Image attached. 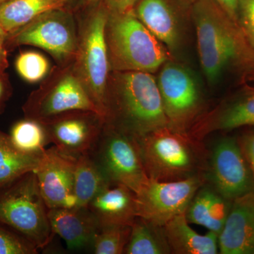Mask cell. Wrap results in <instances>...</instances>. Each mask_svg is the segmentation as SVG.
<instances>
[{
	"label": "cell",
	"instance_id": "cell-1",
	"mask_svg": "<svg viewBox=\"0 0 254 254\" xmlns=\"http://www.w3.org/2000/svg\"><path fill=\"white\" fill-rule=\"evenodd\" d=\"M200 64L215 84L228 69L242 78L254 69V53L240 26L215 0H196L190 6Z\"/></svg>",
	"mask_w": 254,
	"mask_h": 254
},
{
	"label": "cell",
	"instance_id": "cell-2",
	"mask_svg": "<svg viewBox=\"0 0 254 254\" xmlns=\"http://www.w3.org/2000/svg\"><path fill=\"white\" fill-rule=\"evenodd\" d=\"M107 123L136 138L168 126L153 73L114 71L108 83Z\"/></svg>",
	"mask_w": 254,
	"mask_h": 254
},
{
	"label": "cell",
	"instance_id": "cell-3",
	"mask_svg": "<svg viewBox=\"0 0 254 254\" xmlns=\"http://www.w3.org/2000/svg\"><path fill=\"white\" fill-rule=\"evenodd\" d=\"M136 139L148 178L173 182L205 175L209 151L190 133L166 126Z\"/></svg>",
	"mask_w": 254,
	"mask_h": 254
},
{
	"label": "cell",
	"instance_id": "cell-4",
	"mask_svg": "<svg viewBox=\"0 0 254 254\" xmlns=\"http://www.w3.org/2000/svg\"><path fill=\"white\" fill-rule=\"evenodd\" d=\"M110 67L114 71L158 73L174 57L137 17L134 11L109 13L105 28Z\"/></svg>",
	"mask_w": 254,
	"mask_h": 254
},
{
	"label": "cell",
	"instance_id": "cell-5",
	"mask_svg": "<svg viewBox=\"0 0 254 254\" xmlns=\"http://www.w3.org/2000/svg\"><path fill=\"white\" fill-rule=\"evenodd\" d=\"M48 208L31 172L0 190V223L14 229L37 248H44L53 239Z\"/></svg>",
	"mask_w": 254,
	"mask_h": 254
},
{
	"label": "cell",
	"instance_id": "cell-6",
	"mask_svg": "<svg viewBox=\"0 0 254 254\" xmlns=\"http://www.w3.org/2000/svg\"><path fill=\"white\" fill-rule=\"evenodd\" d=\"M109 12L103 2L88 20L78 46L76 75L107 123L110 67L105 28Z\"/></svg>",
	"mask_w": 254,
	"mask_h": 254
},
{
	"label": "cell",
	"instance_id": "cell-7",
	"mask_svg": "<svg viewBox=\"0 0 254 254\" xmlns=\"http://www.w3.org/2000/svg\"><path fill=\"white\" fill-rule=\"evenodd\" d=\"M156 79L168 126L189 133L207 111L204 95L194 75L173 58L159 69Z\"/></svg>",
	"mask_w": 254,
	"mask_h": 254
},
{
	"label": "cell",
	"instance_id": "cell-8",
	"mask_svg": "<svg viewBox=\"0 0 254 254\" xmlns=\"http://www.w3.org/2000/svg\"><path fill=\"white\" fill-rule=\"evenodd\" d=\"M98 144V161L108 178L137 193L149 178L136 137L105 123Z\"/></svg>",
	"mask_w": 254,
	"mask_h": 254
},
{
	"label": "cell",
	"instance_id": "cell-9",
	"mask_svg": "<svg viewBox=\"0 0 254 254\" xmlns=\"http://www.w3.org/2000/svg\"><path fill=\"white\" fill-rule=\"evenodd\" d=\"M205 182V175L173 182L148 179L136 193L138 217L164 226L175 217L185 213L193 195Z\"/></svg>",
	"mask_w": 254,
	"mask_h": 254
},
{
	"label": "cell",
	"instance_id": "cell-10",
	"mask_svg": "<svg viewBox=\"0 0 254 254\" xmlns=\"http://www.w3.org/2000/svg\"><path fill=\"white\" fill-rule=\"evenodd\" d=\"M207 183L232 200L254 192V180L237 138L223 136L209 151Z\"/></svg>",
	"mask_w": 254,
	"mask_h": 254
},
{
	"label": "cell",
	"instance_id": "cell-11",
	"mask_svg": "<svg viewBox=\"0 0 254 254\" xmlns=\"http://www.w3.org/2000/svg\"><path fill=\"white\" fill-rule=\"evenodd\" d=\"M6 41L16 46L38 47L61 61L76 57L78 48L71 18L62 9L41 15Z\"/></svg>",
	"mask_w": 254,
	"mask_h": 254
},
{
	"label": "cell",
	"instance_id": "cell-12",
	"mask_svg": "<svg viewBox=\"0 0 254 254\" xmlns=\"http://www.w3.org/2000/svg\"><path fill=\"white\" fill-rule=\"evenodd\" d=\"M190 6L181 0H139L135 14L175 58L186 43Z\"/></svg>",
	"mask_w": 254,
	"mask_h": 254
},
{
	"label": "cell",
	"instance_id": "cell-13",
	"mask_svg": "<svg viewBox=\"0 0 254 254\" xmlns=\"http://www.w3.org/2000/svg\"><path fill=\"white\" fill-rule=\"evenodd\" d=\"M43 123L51 143L65 154L77 158L90 153L98 144L106 122L93 112L76 111L63 114Z\"/></svg>",
	"mask_w": 254,
	"mask_h": 254
},
{
	"label": "cell",
	"instance_id": "cell-14",
	"mask_svg": "<svg viewBox=\"0 0 254 254\" xmlns=\"http://www.w3.org/2000/svg\"><path fill=\"white\" fill-rule=\"evenodd\" d=\"M76 158L54 146L46 149L35 170L48 209L76 208L74 172Z\"/></svg>",
	"mask_w": 254,
	"mask_h": 254
},
{
	"label": "cell",
	"instance_id": "cell-15",
	"mask_svg": "<svg viewBox=\"0 0 254 254\" xmlns=\"http://www.w3.org/2000/svg\"><path fill=\"white\" fill-rule=\"evenodd\" d=\"M25 111L28 118L42 123L63 114L76 111L93 112L105 120L76 74H66L51 89L32 98Z\"/></svg>",
	"mask_w": 254,
	"mask_h": 254
},
{
	"label": "cell",
	"instance_id": "cell-16",
	"mask_svg": "<svg viewBox=\"0 0 254 254\" xmlns=\"http://www.w3.org/2000/svg\"><path fill=\"white\" fill-rule=\"evenodd\" d=\"M241 127H254V87L247 81H242L238 91L213 109L205 112L189 133L203 141L214 132L232 131Z\"/></svg>",
	"mask_w": 254,
	"mask_h": 254
},
{
	"label": "cell",
	"instance_id": "cell-17",
	"mask_svg": "<svg viewBox=\"0 0 254 254\" xmlns=\"http://www.w3.org/2000/svg\"><path fill=\"white\" fill-rule=\"evenodd\" d=\"M218 247L222 254H254V192L232 201Z\"/></svg>",
	"mask_w": 254,
	"mask_h": 254
},
{
	"label": "cell",
	"instance_id": "cell-18",
	"mask_svg": "<svg viewBox=\"0 0 254 254\" xmlns=\"http://www.w3.org/2000/svg\"><path fill=\"white\" fill-rule=\"evenodd\" d=\"M88 209L96 218L100 227L131 226L138 217L136 193L125 185L112 181L95 195Z\"/></svg>",
	"mask_w": 254,
	"mask_h": 254
},
{
	"label": "cell",
	"instance_id": "cell-19",
	"mask_svg": "<svg viewBox=\"0 0 254 254\" xmlns=\"http://www.w3.org/2000/svg\"><path fill=\"white\" fill-rule=\"evenodd\" d=\"M48 215L53 232L62 237L71 250L92 244L100 227L88 208L48 209Z\"/></svg>",
	"mask_w": 254,
	"mask_h": 254
},
{
	"label": "cell",
	"instance_id": "cell-20",
	"mask_svg": "<svg viewBox=\"0 0 254 254\" xmlns=\"http://www.w3.org/2000/svg\"><path fill=\"white\" fill-rule=\"evenodd\" d=\"M232 203V200L227 199L205 182L193 195L185 215L190 223L204 227L219 236Z\"/></svg>",
	"mask_w": 254,
	"mask_h": 254
},
{
	"label": "cell",
	"instance_id": "cell-21",
	"mask_svg": "<svg viewBox=\"0 0 254 254\" xmlns=\"http://www.w3.org/2000/svg\"><path fill=\"white\" fill-rule=\"evenodd\" d=\"M172 254H216L219 252L218 235L208 231L201 235L190 227L185 213L180 214L164 225Z\"/></svg>",
	"mask_w": 254,
	"mask_h": 254
},
{
	"label": "cell",
	"instance_id": "cell-22",
	"mask_svg": "<svg viewBox=\"0 0 254 254\" xmlns=\"http://www.w3.org/2000/svg\"><path fill=\"white\" fill-rule=\"evenodd\" d=\"M68 0H8L0 6V24L12 34L38 16L63 9Z\"/></svg>",
	"mask_w": 254,
	"mask_h": 254
},
{
	"label": "cell",
	"instance_id": "cell-23",
	"mask_svg": "<svg viewBox=\"0 0 254 254\" xmlns=\"http://www.w3.org/2000/svg\"><path fill=\"white\" fill-rule=\"evenodd\" d=\"M111 181L98 160L88 154L76 158L74 193L76 208H86L93 198Z\"/></svg>",
	"mask_w": 254,
	"mask_h": 254
},
{
	"label": "cell",
	"instance_id": "cell-24",
	"mask_svg": "<svg viewBox=\"0 0 254 254\" xmlns=\"http://www.w3.org/2000/svg\"><path fill=\"white\" fill-rule=\"evenodd\" d=\"M40 158L17 149L9 135L0 131V190L26 174L34 172Z\"/></svg>",
	"mask_w": 254,
	"mask_h": 254
},
{
	"label": "cell",
	"instance_id": "cell-25",
	"mask_svg": "<svg viewBox=\"0 0 254 254\" xmlns=\"http://www.w3.org/2000/svg\"><path fill=\"white\" fill-rule=\"evenodd\" d=\"M131 227V235L125 254H172L164 226L155 225L137 217Z\"/></svg>",
	"mask_w": 254,
	"mask_h": 254
},
{
	"label": "cell",
	"instance_id": "cell-26",
	"mask_svg": "<svg viewBox=\"0 0 254 254\" xmlns=\"http://www.w3.org/2000/svg\"><path fill=\"white\" fill-rule=\"evenodd\" d=\"M9 137L17 149L36 156H41L51 143L46 125L35 119L27 118L15 124Z\"/></svg>",
	"mask_w": 254,
	"mask_h": 254
},
{
	"label": "cell",
	"instance_id": "cell-27",
	"mask_svg": "<svg viewBox=\"0 0 254 254\" xmlns=\"http://www.w3.org/2000/svg\"><path fill=\"white\" fill-rule=\"evenodd\" d=\"M131 227L129 225L100 226L95 234L92 245L96 254H125L129 241Z\"/></svg>",
	"mask_w": 254,
	"mask_h": 254
},
{
	"label": "cell",
	"instance_id": "cell-28",
	"mask_svg": "<svg viewBox=\"0 0 254 254\" xmlns=\"http://www.w3.org/2000/svg\"><path fill=\"white\" fill-rule=\"evenodd\" d=\"M16 68L23 79L36 83L46 76L50 65L43 55L36 52H25L16 59Z\"/></svg>",
	"mask_w": 254,
	"mask_h": 254
},
{
	"label": "cell",
	"instance_id": "cell-29",
	"mask_svg": "<svg viewBox=\"0 0 254 254\" xmlns=\"http://www.w3.org/2000/svg\"><path fill=\"white\" fill-rule=\"evenodd\" d=\"M38 248L26 237L0 226V254H35Z\"/></svg>",
	"mask_w": 254,
	"mask_h": 254
},
{
	"label": "cell",
	"instance_id": "cell-30",
	"mask_svg": "<svg viewBox=\"0 0 254 254\" xmlns=\"http://www.w3.org/2000/svg\"><path fill=\"white\" fill-rule=\"evenodd\" d=\"M237 24L254 53V0H238Z\"/></svg>",
	"mask_w": 254,
	"mask_h": 254
},
{
	"label": "cell",
	"instance_id": "cell-31",
	"mask_svg": "<svg viewBox=\"0 0 254 254\" xmlns=\"http://www.w3.org/2000/svg\"><path fill=\"white\" fill-rule=\"evenodd\" d=\"M237 138L254 180V127H250Z\"/></svg>",
	"mask_w": 254,
	"mask_h": 254
},
{
	"label": "cell",
	"instance_id": "cell-32",
	"mask_svg": "<svg viewBox=\"0 0 254 254\" xmlns=\"http://www.w3.org/2000/svg\"><path fill=\"white\" fill-rule=\"evenodd\" d=\"M108 12L122 14L134 9L139 0H101Z\"/></svg>",
	"mask_w": 254,
	"mask_h": 254
},
{
	"label": "cell",
	"instance_id": "cell-33",
	"mask_svg": "<svg viewBox=\"0 0 254 254\" xmlns=\"http://www.w3.org/2000/svg\"><path fill=\"white\" fill-rule=\"evenodd\" d=\"M215 1L232 18V19L237 23L238 0H215Z\"/></svg>",
	"mask_w": 254,
	"mask_h": 254
},
{
	"label": "cell",
	"instance_id": "cell-34",
	"mask_svg": "<svg viewBox=\"0 0 254 254\" xmlns=\"http://www.w3.org/2000/svg\"><path fill=\"white\" fill-rule=\"evenodd\" d=\"M8 33L0 24V69L4 68L6 64L5 43L8 38Z\"/></svg>",
	"mask_w": 254,
	"mask_h": 254
},
{
	"label": "cell",
	"instance_id": "cell-35",
	"mask_svg": "<svg viewBox=\"0 0 254 254\" xmlns=\"http://www.w3.org/2000/svg\"><path fill=\"white\" fill-rule=\"evenodd\" d=\"M243 81H252L254 82V69L251 71L250 72L247 73V75L242 78Z\"/></svg>",
	"mask_w": 254,
	"mask_h": 254
},
{
	"label": "cell",
	"instance_id": "cell-36",
	"mask_svg": "<svg viewBox=\"0 0 254 254\" xmlns=\"http://www.w3.org/2000/svg\"><path fill=\"white\" fill-rule=\"evenodd\" d=\"M182 2L187 6H190L196 0H181Z\"/></svg>",
	"mask_w": 254,
	"mask_h": 254
},
{
	"label": "cell",
	"instance_id": "cell-37",
	"mask_svg": "<svg viewBox=\"0 0 254 254\" xmlns=\"http://www.w3.org/2000/svg\"><path fill=\"white\" fill-rule=\"evenodd\" d=\"M3 92H4V89H3L2 83L0 81V100L2 98Z\"/></svg>",
	"mask_w": 254,
	"mask_h": 254
},
{
	"label": "cell",
	"instance_id": "cell-38",
	"mask_svg": "<svg viewBox=\"0 0 254 254\" xmlns=\"http://www.w3.org/2000/svg\"><path fill=\"white\" fill-rule=\"evenodd\" d=\"M99 1V0H82V1H83L84 3H87V4H91V3L95 2V1Z\"/></svg>",
	"mask_w": 254,
	"mask_h": 254
},
{
	"label": "cell",
	"instance_id": "cell-39",
	"mask_svg": "<svg viewBox=\"0 0 254 254\" xmlns=\"http://www.w3.org/2000/svg\"><path fill=\"white\" fill-rule=\"evenodd\" d=\"M8 0H0V6H1L4 3L6 2V1H7Z\"/></svg>",
	"mask_w": 254,
	"mask_h": 254
}]
</instances>
